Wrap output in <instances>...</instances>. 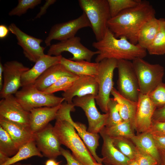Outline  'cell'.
I'll return each instance as SVG.
<instances>
[{"label": "cell", "instance_id": "6da1fadb", "mask_svg": "<svg viewBox=\"0 0 165 165\" xmlns=\"http://www.w3.org/2000/svg\"><path fill=\"white\" fill-rule=\"evenodd\" d=\"M155 11L150 2L142 0L138 6L124 10L111 18L108 23L109 29L116 38L126 37L130 42L138 44V36L142 25L155 17Z\"/></svg>", "mask_w": 165, "mask_h": 165}, {"label": "cell", "instance_id": "7a4b0ae2", "mask_svg": "<svg viewBox=\"0 0 165 165\" xmlns=\"http://www.w3.org/2000/svg\"><path fill=\"white\" fill-rule=\"evenodd\" d=\"M73 105L63 104L59 110L53 127L54 131L61 144L69 148L72 154L83 165H94L96 161L76 132L70 119Z\"/></svg>", "mask_w": 165, "mask_h": 165}, {"label": "cell", "instance_id": "3957f363", "mask_svg": "<svg viewBox=\"0 0 165 165\" xmlns=\"http://www.w3.org/2000/svg\"><path fill=\"white\" fill-rule=\"evenodd\" d=\"M92 46L99 52L95 59L97 63L106 59L132 61L137 58H143L147 54L146 49L138 44H132L124 37H116L108 28L103 38L94 42Z\"/></svg>", "mask_w": 165, "mask_h": 165}, {"label": "cell", "instance_id": "277c9868", "mask_svg": "<svg viewBox=\"0 0 165 165\" xmlns=\"http://www.w3.org/2000/svg\"><path fill=\"white\" fill-rule=\"evenodd\" d=\"M81 9L87 16L97 41L101 40L108 29L111 18L107 0H79Z\"/></svg>", "mask_w": 165, "mask_h": 165}, {"label": "cell", "instance_id": "5b68a950", "mask_svg": "<svg viewBox=\"0 0 165 165\" xmlns=\"http://www.w3.org/2000/svg\"><path fill=\"white\" fill-rule=\"evenodd\" d=\"M133 67L138 78L140 93L148 95L162 82L164 68L159 64H151L142 58L132 61Z\"/></svg>", "mask_w": 165, "mask_h": 165}, {"label": "cell", "instance_id": "8992f818", "mask_svg": "<svg viewBox=\"0 0 165 165\" xmlns=\"http://www.w3.org/2000/svg\"><path fill=\"white\" fill-rule=\"evenodd\" d=\"M14 95L23 108L28 112L35 108L57 106L64 101L62 97L47 94L38 90L34 84L22 87Z\"/></svg>", "mask_w": 165, "mask_h": 165}, {"label": "cell", "instance_id": "52a82bcc", "mask_svg": "<svg viewBox=\"0 0 165 165\" xmlns=\"http://www.w3.org/2000/svg\"><path fill=\"white\" fill-rule=\"evenodd\" d=\"M99 63L98 73L95 76L98 85V91L95 101L101 111L107 113L110 95L114 88V72L117 68V60L106 59Z\"/></svg>", "mask_w": 165, "mask_h": 165}, {"label": "cell", "instance_id": "ba28073f", "mask_svg": "<svg viewBox=\"0 0 165 165\" xmlns=\"http://www.w3.org/2000/svg\"><path fill=\"white\" fill-rule=\"evenodd\" d=\"M117 68L118 73V91L124 97L137 102L140 93L139 87L132 62L118 60Z\"/></svg>", "mask_w": 165, "mask_h": 165}, {"label": "cell", "instance_id": "9c48e42d", "mask_svg": "<svg viewBox=\"0 0 165 165\" xmlns=\"http://www.w3.org/2000/svg\"><path fill=\"white\" fill-rule=\"evenodd\" d=\"M64 52L71 53L73 57L69 59L73 61H86L91 62L93 57L99 54V52L92 51L83 45L80 37L75 36L50 45L47 54L59 56Z\"/></svg>", "mask_w": 165, "mask_h": 165}, {"label": "cell", "instance_id": "30bf717a", "mask_svg": "<svg viewBox=\"0 0 165 165\" xmlns=\"http://www.w3.org/2000/svg\"><path fill=\"white\" fill-rule=\"evenodd\" d=\"M95 97L88 95L73 98L72 103L75 106L81 108L84 111L88 122L87 131L98 133L105 127L108 116V113L101 114L95 104Z\"/></svg>", "mask_w": 165, "mask_h": 165}, {"label": "cell", "instance_id": "8fae6325", "mask_svg": "<svg viewBox=\"0 0 165 165\" xmlns=\"http://www.w3.org/2000/svg\"><path fill=\"white\" fill-rule=\"evenodd\" d=\"M88 27L91 28V25L86 14L83 12L76 19L53 26L45 40V43L46 46H50L53 40L61 41L68 39L75 36L79 30Z\"/></svg>", "mask_w": 165, "mask_h": 165}, {"label": "cell", "instance_id": "7c38bea8", "mask_svg": "<svg viewBox=\"0 0 165 165\" xmlns=\"http://www.w3.org/2000/svg\"><path fill=\"white\" fill-rule=\"evenodd\" d=\"M3 66V84L0 91L2 99L9 95L15 94L22 87L23 75L30 69L22 63L16 60L7 61Z\"/></svg>", "mask_w": 165, "mask_h": 165}, {"label": "cell", "instance_id": "4fadbf2b", "mask_svg": "<svg viewBox=\"0 0 165 165\" xmlns=\"http://www.w3.org/2000/svg\"><path fill=\"white\" fill-rule=\"evenodd\" d=\"M8 29L16 36L17 44L22 48L25 57L35 63L44 55L45 48L41 46L43 40L29 35L21 31L14 23H11Z\"/></svg>", "mask_w": 165, "mask_h": 165}, {"label": "cell", "instance_id": "5bb4252c", "mask_svg": "<svg viewBox=\"0 0 165 165\" xmlns=\"http://www.w3.org/2000/svg\"><path fill=\"white\" fill-rule=\"evenodd\" d=\"M35 134L36 145L43 156L55 159L61 155V144L51 124Z\"/></svg>", "mask_w": 165, "mask_h": 165}, {"label": "cell", "instance_id": "9a60e30c", "mask_svg": "<svg viewBox=\"0 0 165 165\" xmlns=\"http://www.w3.org/2000/svg\"><path fill=\"white\" fill-rule=\"evenodd\" d=\"M30 116V112L23 108L13 94L9 95L0 100V118L29 128Z\"/></svg>", "mask_w": 165, "mask_h": 165}, {"label": "cell", "instance_id": "2e32d148", "mask_svg": "<svg viewBox=\"0 0 165 165\" xmlns=\"http://www.w3.org/2000/svg\"><path fill=\"white\" fill-rule=\"evenodd\" d=\"M156 106L148 95L140 93L137 101L134 129L138 134L147 131L152 124V117Z\"/></svg>", "mask_w": 165, "mask_h": 165}, {"label": "cell", "instance_id": "e0dca14e", "mask_svg": "<svg viewBox=\"0 0 165 165\" xmlns=\"http://www.w3.org/2000/svg\"><path fill=\"white\" fill-rule=\"evenodd\" d=\"M98 91V85L95 76H79L71 87L62 94L65 101L73 104L72 100L76 97H81L88 95L96 97Z\"/></svg>", "mask_w": 165, "mask_h": 165}, {"label": "cell", "instance_id": "ac0fdd59", "mask_svg": "<svg viewBox=\"0 0 165 165\" xmlns=\"http://www.w3.org/2000/svg\"><path fill=\"white\" fill-rule=\"evenodd\" d=\"M62 57L61 55L52 56L47 54L42 56L35 63L31 68L23 75L21 79L22 87L34 84L37 79L48 68L60 63Z\"/></svg>", "mask_w": 165, "mask_h": 165}, {"label": "cell", "instance_id": "d6986e66", "mask_svg": "<svg viewBox=\"0 0 165 165\" xmlns=\"http://www.w3.org/2000/svg\"><path fill=\"white\" fill-rule=\"evenodd\" d=\"M0 126L9 134L18 149L27 143L35 141V134L29 127L2 118H0Z\"/></svg>", "mask_w": 165, "mask_h": 165}, {"label": "cell", "instance_id": "ffe728a7", "mask_svg": "<svg viewBox=\"0 0 165 165\" xmlns=\"http://www.w3.org/2000/svg\"><path fill=\"white\" fill-rule=\"evenodd\" d=\"M61 104L54 107H43L31 110L30 111L29 128L31 131L34 134L39 131L50 121L56 119Z\"/></svg>", "mask_w": 165, "mask_h": 165}, {"label": "cell", "instance_id": "44dd1931", "mask_svg": "<svg viewBox=\"0 0 165 165\" xmlns=\"http://www.w3.org/2000/svg\"><path fill=\"white\" fill-rule=\"evenodd\" d=\"M99 133L103 141L101 149L103 163L106 165H128L131 160L115 147L111 138L102 132Z\"/></svg>", "mask_w": 165, "mask_h": 165}, {"label": "cell", "instance_id": "7402d4cb", "mask_svg": "<svg viewBox=\"0 0 165 165\" xmlns=\"http://www.w3.org/2000/svg\"><path fill=\"white\" fill-rule=\"evenodd\" d=\"M65 76H75L60 63L51 66L46 70L34 84L39 90L43 91L60 78Z\"/></svg>", "mask_w": 165, "mask_h": 165}, {"label": "cell", "instance_id": "603a6c76", "mask_svg": "<svg viewBox=\"0 0 165 165\" xmlns=\"http://www.w3.org/2000/svg\"><path fill=\"white\" fill-rule=\"evenodd\" d=\"M60 64L68 70L78 76H95L99 68V63L86 61H75L62 57Z\"/></svg>", "mask_w": 165, "mask_h": 165}, {"label": "cell", "instance_id": "cb8c5ba5", "mask_svg": "<svg viewBox=\"0 0 165 165\" xmlns=\"http://www.w3.org/2000/svg\"><path fill=\"white\" fill-rule=\"evenodd\" d=\"M111 94L117 102L116 108L123 121L130 122L134 129V124L137 102L124 97L114 87L111 91Z\"/></svg>", "mask_w": 165, "mask_h": 165}, {"label": "cell", "instance_id": "d4e9b609", "mask_svg": "<svg viewBox=\"0 0 165 165\" xmlns=\"http://www.w3.org/2000/svg\"><path fill=\"white\" fill-rule=\"evenodd\" d=\"M70 120L95 160L97 162L102 164V158L99 157L96 152V149L99 145V135L98 133L88 131L85 124L79 122H74L72 118Z\"/></svg>", "mask_w": 165, "mask_h": 165}, {"label": "cell", "instance_id": "484cf974", "mask_svg": "<svg viewBox=\"0 0 165 165\" xmlns=\"http://www.w3.org/2000/svg\"><path fill=\"white\" fill-rule=\"evenodd\" d=\"M130 140L138 148L151 155L160 163V157L152 134L146 132L134 135Z\"/></svg>", "mask_w": 165, "mask_h": 165}, {"label": "cell", "instance_id": "4316f807", "mask_svg": "<svg viewBox=\"0 0 165 165\" xmlns=\"http://www.w3.org/2000/svg\"><path fill=\"white\" fill-rule=\"evenodd\" d=\"M160 26V20L155 17L146 22L139 31L138 44L147 50L154 39L159 30Z\"/></svg>", "mask_w": 165, "mask_h": 165}, {"label": "cell", "instance_id": "83f0119b", "mask_svg": "<svg viewBox=\"0 0 165 165\" xmlns=\"http://www.w3.org/2000/svg\"><path fill=\"white\" fill-rule=\"evenodd\" d=\"M34 156L42 157L43 156L37 148L35 141H32L21 147L15 155L10 157L2 165H11Z\"/></svg>", "mask_w": 165, "mask_h": 165}, {"label": "cell", "instance_id": "f1b7e54d", "mask_svg": "<svg viewBox=\"0 0 165 165\" xmlns=\"http://www.w3.org/2000/svg\"><path fill=\"white\" fill-rule=\"evenodd\" d=\"M130 123L123 121L115 125L105 127L100 131L111 138H123L130 139L134 134Z\"/></svg>", "mask_w": 165, "mask_h": 165}, {"label": "cell", "instance_id": "f546056e", "mask_svg": "<svg viewBox=\"0 0 165 165\" xmlns=\"http://www.w3.org/2000/svg\"><path fill=\"white\" fill-rule=\"evenodd\" d=\"M159 30L152 42L147 49L150 55H163L165 54V19H159Z\"/></svg>", "mask_w": 165, "mask_h": 165}, {"label": "cell", "instance_id": "4dcf8cb0", "mask_svg": "<svg viewBox=\"0 0 165 165\" xmlns=\"http://www.w3.org/2000/svg\"><path fill=\"white\" fill-rule=\"evenodd\" d=\"M18 150L9 134L0 126V152L11 157Z\"/></svg>", "mask_w": 165, "mask_h": 165}, {"label": "cell", "instance_id": "1f68e13d", "mask_svg": "<svg viewBox=\"0 0 165 165\" xmlns=\"http://www.w3.org/2000/svg\"><path fill=\"white\" fill-rule=\"evenodd\" d=\"M111 138L113 145L119 150L130 160L134 159L136 147L129 139L123 138Z\"/></svg>", "mask_w": 165, "mask_h": 165}, {"label": "cell", "instance_id": "d6a6232c", "mask_svg": "<svg viewBox=\"0 0 165 165\" xmlns=\"http://www.w3.org/2000/svg\"><path fill=\"white\" fill-rule=\"evenodd\" d=\"M111 18L121 11L135 7L142 2L141 0H107Z\"/></svg>", "mask_w": 165, "mask_h": 165}, {"label": "cell", "instance_id": "836d02e7", "mask_svg": "<svg viewBox=\"0 0 165 165\" xmlns=\"http://www.w3.org/2000/svg\"><path fill=\"white\" fill-rule=\"evenodd\" d=\"M79 77V76L77 75L63 76L43 92L49 94H53L55 92L59 91L65 92L71 87Z\"/></svg>", "mask_w": 165, "mask_h": 165}, {"label": "cell", "instance_id": "e575fe53", "mask_svg": "<svg viewBox=\"0 0 165 165\" xmlns=\"http://www.w3.org/2000/svg\"><path fill=\"white\" fill-rule=\"evenodd\" d=\"M117 102L113 98H110L108 104V116L105 127L116 125L123 121L117 108Z\"/></svg>", "mask_w": 165, "mask_h": 165}, {"label": "cell", "instance_id": "d590c367", "mask_svg": "<svg viewBox=\"0 0 165 165\" xmlns=\"http://www.w3.org/2000/svg\"><path fill=\"white\" fill-rule=\"evenodd\" d=\"M41 2V0H19L17 6L9 13L10 16H20L29 9H33Z\"/></svg>", "mask_w": 165, "mask_h": 165}, {"label": "cell", "instance_id": "8d00e7d4", "mask_svg": "<svg viewBox=\"0 0 165 165\" xmlns=\"http://www.w3.org/2000/svg\"><path fill=\"white\" fill-rule=\"evenodd\" d=\"M148 95L157 108L165 105V83H160Z\"/></svg>", "mask_w": 165, "mask_h": 165}, {"label": "cell", "instance_id": "74e56055", "mask_svg": "<svg viewBox=\"0 0 165 165\" xmlns=\"http://www.w3.org/2000/svg\"><path fill=\"white\" fill-rule=\"evenodd\" d=\"M134 160L139 165H159L154 158L136 147Z\"/></svg>", "mask_w": 165, "mask_h": 165}, {"label": "cell", "instance_id": "f35d334b", "mask_svg": "<svg viewBox=\"0 0 165 165\" xmlns=\"http://www.w3.org/2000/svg\"><path fill=\"white\" fill-rule=\"evenodd\" d=\"M147 132L152 135L165 136V122H152L150 128Z\"/></svg>", "mask_w": 165, "mask_h": 165}, {"label": "cell", "instance_id": "ab89813d", "mask_svg": "<svg viewBox=\"0 0 165 165\" xmlns=\"http://www.w3.org/2000/svg\"><path fill=\"white\" fill-rule=\"evenodd\" d=\"M61 155L65 158L67 162L66 163L63 165H83L68 150L61 147Z\"/></svg>", "mask_w": 165, "mask_h": 165}, {"label": "cell", "instance_id": "60d3db41", "mask_svg": "<svg viewBox=\"0 0 165 165\" xmlns=\"http://www.w3.org/2000/svg\"><path fill=\"white\" fill-rule=\"evenodd\" d=\"M152 122H165V105L156 109L152 116Z\"/></svg>", "mask_w": 165, "mask_h": 165}, {"label": "cell", "instance_id": "b9f144b4", "mask_svg": "<svg viewBox=\"0 0 165 165\" xmlns=\"http://www.w3.org/2000/svg\"><path fill=\"white\" fill-rule=\"evenodd\" d=\"M56 1V0H46L44 4L40 8V11L37 14L35 19L39 18L45 14L49 7L53 4Z\"/></svg>", "mask_w": 165, "mask_h": 165}, {"label": "cell", "instance_id": "7bdbcfd3", "mask_svg": "<svg viewBox=\"0 0 165 165\" xmlns=\"http://www.w3.org/2000/svg\"><path fill=\"white\" fill-rule=\"evenodd\" d=\"M152 135L158 149L165 150V136Z\"/></svg>", "mask_w": 165, "mask_h": 165}, {"label": "cell", "instance_id": "ee69618b", "mask_svg": "<svg viewBox=\"0 0 165 165\" xmlns=\"http://www.w3.org/2000/svg\"><path fill=\"white\" fill-rule=\"evenodd\" d=\"M9 30L6 26L0 25V38H2L5 37L7 35Z\"/></svg>", "mask_w": 165, "mask_h": 165}, {"label": "cell", "instance_id": "f6af8a7d", "mask_svg": "<svg viewBox=\"0 0 165 165\" xmlns=\"http://www.w3.org/2000/svg\"><path fill=\"white\" fill-rule=\"evenodd\" d=\"M160 157V165H165V150L158 149Z\"/></svg>", "mask_w": 165, "mask_h": 165}, {"label": "cell", "instance_id": "bcb514c9", "mask_svg": "<svg viewBox=\"0 0 165 165\" xmlns=\"http://www.w3.org/2000/svg\"><path fill=\"white\" fill-rule=\"evenodd\" d=\"M10 157L0 152V165H2L6 162Z\"/></svg>", "mask_w": 165, "mask_h": 165}, {"label": "cell", "instance_id": "7dc6e473", "mask_svg": "<svg viewBox=\"0 0 165 165\" xmlns=\"http://www.w3.org/2000/svg\"><path fill=\"white\" fill-rule=\"evenodd\" d=\"M3 66L2 63H0V89L1 90L3 84Z\"/></svg>", "mask_w": 165, "mask_h": 165}, {"label": "cell", "instance_id": "c3c4849f", "mask_svg": "<svg viewBox=\"0 0 165 165\" xmlns=\"http://www.w3.org/2000/svg\"><path fill=\"white\" fill-rule=\"evenodd\" d=\"M57 162L54 159H49L45 162V165H55Z\"/></svg>", "mask_w": 165, "mask_h": 165}, {"label": "cell", "instance_id": "681fc988", "mask_svg": "<svg viewBox=\"0 0 165 165\" xmlns=\"http://www.w3.org/2000/svg\"><path fill=\"white\" fill-rule=\"evenodd\" d=\"M128 165H139L137 162L134 160H131Z\"/></svg>", "mask_w": 165, "mask_h": 165}, {"label": "cell", "instance_id": "f907efd6", "mask_svg": "<svg viewBox=\"0 0 165 165\" xmlns=\"http://www.w3.org/2000/svg\"><path fill=\"white\" fill-rule=\"evenodd\" d=\"M11 165H31V164L30 163L28 164H22L19 162H17Z\"/></svg>", "mask_w": 165, "mask_h": 165}, {"label": "cell", "instance_id": "816d5d0a", "mask_svg": "<svg viewBox=\"0 0 165 165\" xmlns=\"http://www.w3.org/2000/svg\"><path fill=\"white\" fill-rule=\"evenodd\" d=\"M94 165H103L102 164L99 163L97 162L95 163Z\"/></svg>", "mask_w": 165, "mask_h": 165}, {"label": "cell", "instance_id": "f5cc1de1", "mask_svg": "<svg viewBox=\"0 0 165 165\" xmlns=\"http://www.w3.org/2000/svg\"><path fill=\"white\" fill-rule=\"evenodd\" d=\"M55 165H60V162H57Z\"/></svg>", "mask_w": 165, "mask_h": 165}]
</instances>
